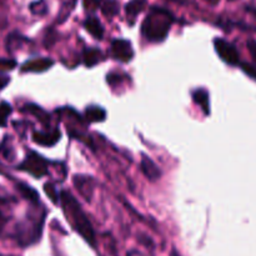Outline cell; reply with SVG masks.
Instances as JSON below:
<instances>
[{"label":"cell","mask_w":256,"mask_h":256,"mask_svg":"<svg viewBox=\"0 0 256 256\" xmlns=\"http://www.w3.org/2000/svg\"><path fill=\"white\" fill-rule=\"evenodd\" d=\"M194 100L196 104H199L200 106L202 108L205 114H209L210 109H209V96H208V92L205 90L199 89L194 92Z\"/></svg>","instance_id":"15"},{"label":"cell","mask_w":256,"mask_h":256,"mask_svg":"<svg viewBox=\"0 0 256 256\" xmlns=\"http://www.w3.org/2000/svg\"><path fill=\"white\" fill-rule=\"evenodd\" d=\"M18 190H19L20 194L22 195V198H25V199L29 200V202H35V204L39 202V195H38V192H35L32 188H30L29 185L19 184L18 185Z\"/></svg>","instance_id":"14"},{"label":"cell","mask_w":256,"mask_h":256,"mask_svg":"<svg viewBox=\"0 0 256 256\" xmlns=\"http://www.w3.org/2000/svg\"><path fill=\"white\" fill-rule=\"evenodd\" d=\"M84 5L86 9L95 10L96 8H99L100 0H84Z\"/></svg>","instance_id":"22"},{"label":"cell","mask_w":256,"mask_h":256,"mask_svg":"<svg viewBox=\"0 0 256 256\" xmlns=\"http://www.w3.org/2000/svg\"><path fill=\"white\" fill-rule=\"evenodd\" d=\"M129 256H142V255H140V254H138V252H132V254H130Z\"/></svg>","instance_id":"26"},{"label":"cell","mask_w":256,"mask_h":256,"mask_svg":"<svg viewBox=\"0 0 256 256\" xmlns=\"http://www.w3.org/2000/svg\"><path fill=\"white\" fill-rule=\"evenodd\" d=\"M60 202H62V210H64L65 215H66L68 222L72 225L75 232L82 235V238L88 244H90L92 246H95L94 229H92V224H90L89 219L85 215V212H82L79 202L68 192H62V195H60Z\"/></svg>","instance_id":"1"},{"label":"cell","mask_w":256,"mask_h":256,"mask_svg":"<svg viewBox=\"0 0 256 256\" xmlns=\"http://www.w3.org/2000/svg\"><path fill=\"white\" fill-rule=\"evenodd\" d=\"M84 26L95 39H102V35H104V28H102L99 19H96L95 16L88 18L84 22Z\"/></svg>","instance_id":"9"},{"label":"cell","mask_w":256,"mask_h":256,"mask_svg":"<svg viewBox=\"0 0 256 256\" xmlns=\"http://www.w3.org/2000/svg\"><path fill=\"white\" fill-rule=\"evenodd\" d=\"M16 66V62L12 59H0V70H12Z\"/></svg>","instance_id":"20"},{"label":"cell","mask_w":256,"mask_h":256,"mask_svg":"<svg viewBox=\"0 0 256 256\" xmlns=\"http://www.w3.org/2000/svg\"><path fill=\"white\" fill-rule=\"evenodd\" d=\"M30 10H32V14L42 15L44 12H46V4H45L44 0H40V2H34L30 5Z\"/></svg>","instance_id":"19"},{"label":"cell","mask_w":256,"mask_h":256,"mask_svg":"<svg viewBox=\"0 0 256 256\" xmlns=\"http://www.w3.org/2000/svg\"><path fill=\"white\" fill-rule=\"evenodd\" d=\"M54 64L49 58H39V59H32L25 62L22 66V72H42L49 69Z\"/></svg>","instance_id":"7"},{"label":"cell","mask_w":256,"mask_h":256,"mask_svg":"<svg viewBox=\"0 0 256 256\" xmlns=\"http://www.w3.org/2000/svg\"><path fill=\"white\" fill-rule=\"evenodd\" d=\"M102 12L108 18L115 16L119 12V2L116 0H105L102 4Z\"/></svg>","instance_id":"13"},{"label":"cell","mask_w":256,"mask_h":256,"mask_svg":"<svg viewBox=\"0 0 256 256\" xmlns=\"http://www.w3.org/2000/svg\"><path fill=\"white\" fill-rule=\"evenodd\" d=\"M24 110L25 112H30V114H34L35 116H38V119L42 120V122H46L48 120H49V118H48V115L45 114L44 110L40 109L39 106H35V105H26Z\"/></svg>","instance_id":"16"},{"label":"cell","mask_w":256,"mask_h":256,"mask_svg":"<svg viewBox=\"0 0 256 256\" xmlns=\"http://www.w3.org/2000/svg\"><path fill=\"white\" fill-rule=\"evenodd\" d=\"M112 55L115 60H119V62H130L132 59V55H134L132 44L128 40H114L112 42Z\"/></svg>","instance_id":"5"},{"label":"cell","mask_w":256,"mask_h":256,"mask_svg":"<svg viewBox=\"0 0 256 256\" xmlns=\"http://www.w3.org/2000/svg\"><path fill=\"white\" fill-rule=\"evenodd\" d=\"M18 169L29 172L30 175L39 179L48 174V162L39 154L32 152L26 155L25 160L19 165Z\"/></svg>","instance_id":"3"},{"label":"cell","mask_w":256,"mask_h":256,"mask_svg":"<svg viewBox=\"0 0 256 256\" xmlns=\"http://www.w3.org/2000/svg\"><path fill=\"white\" fill-rule=\"evenodd\" d=\"M44 192L45 194L48 195V198H49L54 204H58V202H59V196H58L56 190H55L54 185H52V182H46V184L44 185Z\"/></svg>","instance_id":"18"},{"label":"cell","mask_w":256,"mask_h":256,"mask_svg":"<svg viewBox=\"0 0 256 256\" xmlns=\"http://www.w3.org/2000/svg\"><path fill=\"white\" fill-rule=\"evenodd\" d=\"M60 132L58 129L50 130V132H35L32 134V140L42 146H52L60 140Z\"/></svg>","instance_id":"6"},{"label":"cell","mask_w":256,"mask_h":256,"mask_svg":"<svg viewBox=\"0 0 256 256\" xmlns=\"http://www.w3.org/2000/svg\"><path fill=\"white\" fill-rule=\"evenodd\" d=\"M242 72H246L249 76H252V79H256V66L252 64H248V62H242Z\"/></svg>","instance_id":"21"},{"label":"cell","mask_w":256,"mask_h":256,"mask_svg":"<svg viewBox=\"0 0 256 256\" xmlns=\"http://www.w3.org/2000/svg\"><path fill=\"white\" fill-rule=\"evenodd\" d=\"M146 8V0H132L125 5V12L128 18L135 19Z\"/></svg>","instance_id":"10"},{"label":"cell","mask_w":256,"mask_h":256,"mask_svg":"<svg viewBox=\"0 0 256 256\" xmlns=\"http://www.w3.org/2000/svg\"><path fill=\"white\" fill-rule=\"evenodd\" d=\"M6 224V218H5V215L2 214V210H0V234H2V229H4V225Z\"/></svg>","instance_id":"24"},{"label":"cell","mask_w":256,"mask_h":256,"mask_svg":"<svg viewBox=\"0 0 256 256\" xmlns=\"http://www.w3.org/2000/svg\"><path fill=\"white\" fill-rule=\"evenodd\" d=\"M102 54L99 49H95V48H90V49H86L82 54V59H84V64L86 66H94L98 62L102 60Z\"/></svg>","instance_id":"11"},{"label":"cell","mask_w":256,"mask_h":256,"mask_svg":"<svg viewBox=\"0 0 256 256\" xmlns=\"http://www.w3.org/2000/svg\"><path fill=\"white\" fill-rule=\"evenodd\" d=\"M205 2H209V4L215 5V4H218V2H219V0H205Z\"/></svg>","instance_id":"25"},{"label":"cell","mask_w":256,"mask_h":256,"mask_svg":"<svg viewBox=\"0 0 256 256\" xmlns=\"http://www.w3.org/2000/svg\"><path fill=\"white\" fill-rule=\"evenodd\" d=\"M142 172H144L145 176H146L149 180H152V182L159 179L160 175H162V172H160L159 168L156 166V164H155L152 159L145 156V155L142 159Z\"/></svg>","instance_id":"8"},{"label":"cell","mask_w":256,"mask_h":256,"mask_svg":"<svg viewBox=\"0 0 256 256\" xmlns=\"http://www.w3.org/2000/svg\"><path fill=\"white\" fill-rule=\"evenodd\" d=\"M248 48H249L250 54H252V59H254L256 64V42H254V40H249V42H248Z\"/></svg>","instance_id":"23"},{"label":"cell","mask_w":256,"mask_h":256,"mask_svg":"<svg viewBox=\"0 0 256 256\" xmlns=\"http://www.w3.org/2000/svg\"><path fill=\"white\" fill-rule=\"evenodd\" d=\"M172 22H174V16L169 10L158 6L152 8L142 25V35L149 42H162L169 32Z\"/></svg>","instance_id":"2"},{"label":"cell","mask_w":256,"mask_h":256,"mask_svg":"<svg viewBox=\"0 0 256 256\" xmlns=\"http://www.w3.org/2000/svg\"><path fill=\"white\" fill-rule=\"evenodd\" d=\"M105 116H106V112H105V110L100 106H90L85 110V118H86L90 122H104Z\"/></svg>","instance_id":"12"},{"label":"cell","mask_w":256,"mask_h":256,"mask_svg":"<svg viewBox=\"0 0 256 256\" xmlns=\"http://www.w3.org/2000/svg\"><path fill=\"white\" fill-rule=\"evenodd\" d=\"M10 114H12V106L5 102H0V126H5L6 125L8 116Z\"/></svg>","instance_id":"17"},{"label":"cell","mask_w":256,"mask_h":256,"mask_svg":"<svg viewBox=\"0 0 256 256\" xmlns=\"http://www.w3.org/2000/svg\"><path fill=\"white\" fill-rule=\"evenodd\" d=\"M215 50L219 54V56L222 58V60H224L226 64L229 65H238L239 64V52H238L236 48L232 44V42H226L224 39H216L214 42Z\"/></svg>","instance_id":"4"}]
</instances>
